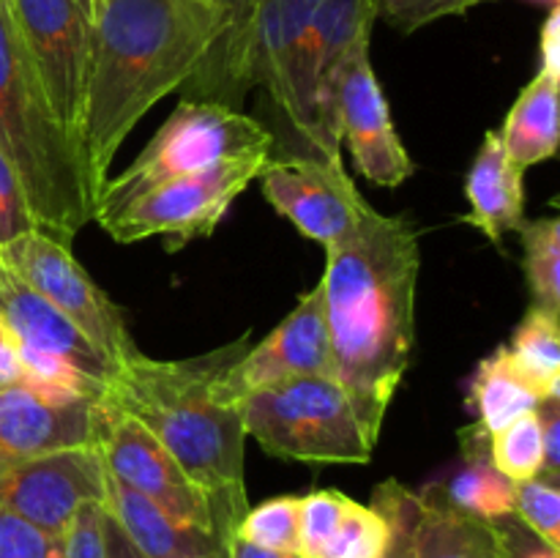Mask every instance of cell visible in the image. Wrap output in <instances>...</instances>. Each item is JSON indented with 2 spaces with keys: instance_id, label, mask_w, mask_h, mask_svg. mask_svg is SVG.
<instances>
[{
  "instance_id": "obj_1",
  "label": "cell",
  "mask_w": 560,
  "mask_h": 558,
  "mask_svg": "<svg viewBox=\"0 0 560 558\" xmlns=\"http://www.w3.org/2000/svg\"><path fill=\"white\" fill-rule=\"evenodd\" d=\"M228 27L213 0H96L80 129L93 200L142 115L200 71Z\"/></svg>"
},
{
  "instance_id": "obj_2",
  "label": "cell",
  "mask_w": 560,
  "mask_h": 558,
  "mask_svg": "<svg viewBox=\"0 0 560 558\" xmlns=\"http://www.w3.org/2000/svg\"><path fill=\"white\" fill-rule=\"evenodd\" d=\"M419 271L421 246L410 219L375 208L326 249L320 284L331 339L328 375L381 430L416 345Z\"/></svg>"
},
{
  "instance_id": "obj_3",
  "label": "cell",
  "mask_w": 560,
  "mask_h": 558,
  "mask_svg": "<svg viewBox=\"0 0 560 558\" xmlns=\"http://www.w3.org/2000/svg\"><path fill=\"white\" fill-rule=\"evenodd\" d=\"M246 350V337L200 359L162 361L140 350L118 367L107 403L140 421L211 498L219 520L235 536L249 509L244 481V416L238 405L213 397L219 372Z\"/></svg>"
},
{
  "instance_id": "obj_4",
  "label": "cell",
  "mask_w": 560,
  "mask_h": 558,
  "mask_svg": "<svg viewBox=\"0 0 560 558\" xmlns=\"http://www.w3.org/2000/svg\"><path fill=\"white\" fill-rule=\"evenodd\" d=\"M0 156L20 178L36 228L71 246L93 219L82 148L55 118L0 0Z\"/></svg>"
},
{
  "instance_id": "obj_5",
  "label": "cell",
  "mask_w": 560,
  "mask_h": 558,
  "mask_svg": "<svg viewBox=\"0 0 560 558\" xmlns=\"http://www.w3.org/2000/svg\"><path fill=\"white\" fill-rule=\"evenodd\" d=\"M246 435L299 463H370L381 427L331 375H304L252 392L241 403Z\"/></svg>"
},
{
  "instance_id": "obj_6",
  "label": "cell",
  "mask_w": 560,
  "mask_h": 558,
  "mask_svg": "<svg viewBox=\"0 0 560 558\" xmlns=\"http://www.w3.org/2000/svg\"><path fill=\"white\" fill-rule=\"evenodd\" d=\"M273 146L277 137L252 115L228 104L184 96L140 156L124 173L104 181L93 219L109 217L142 191L173 178L202 173L233 159L273 156Z\"/></svg>"
},
{
  "instance_id": "obj_7",
  "label": "cell",
  "mask_w": 560,
  "mask_h": 558,
  "mask_svg": "<svg viewBox=\"0 0 560 558\" xmlns=\"http://www.w3.org/2000/svg\"><path fill=\"white\" fill-rule=\"evenodd\" d=\"M268 159L271 156L233 159L202 173L173 178L142 191L96 222L118 244H137L162 235L173 249H178L191 239H208L219 228L228 208L260 175Z\"/></svg>"
},
{
  "instance_id": "obj_8",
  "label": "cell",
  "mask_w": 560,
  "mask_h": 558,
  "mask_svg": "<svg viewBox=\"0 0 560 558\" xmlns=\"http://www.w3.org/2000/svg\"><path fill=\"white\" fill-rule=\"evenodd\" d=\"M0 263L69 317L109 361L120 367L140 353L120 306L93 282L71 246L31 230L0 246Z\"/></svg>"
},
{
  "instance_id": "obj_9",
  "label": "cell",
  "mask_w": 560,
  "mask_h": 558,
  "mask_svg": "<svg viewBox=\"0 0 560 558\" xmlns=\"http://www.w3.org/2000/svg\"><path fill=\"white\" fill-rule=\"evenodd\" d=\"M58 124L80 142L96 0H5Z\"/></svg>"
},
{
  "instance_id": "obj_10",
  "label": "cell",
  "mask_w": 560,
  "mask_h": 558,
  "mask_svg": "<svg viewBox=\"0 0 560 558\" xmlns=\"http://www.w3.org/2000/svg\"><path fill=\"white\" fill-rule=\"evenodd\" d=\"M257 181L273 211L323 249L348 239L372 208L348 175L342 159L282 153L262 164Z\"/></svg>"
},
{
  "instance_id": "obj_11",
  "label": "cell",
  "mask_w": 560,
  "mask_h": 558,
  "mask_svg": "<svg viewBox=\"0 0 560 558\" xmlns=\"http://www.w3.org/2000/svg\"><path fill=\"white\" fill-rule=\"evenodd\" d=\"M107 403L22 377L0 388V474L42 454L98 446Z\"/></svg>"
},
{
  "instance_id": "obj_12",
  "label": "cell",
  "mask_w": 560,
  "mask_h": 558,
  "mask_svg": "<svg viewBox=\"0 0 560 558\" xmlns=\"http://www.w3.org/2000/svg\"><path fill=\"white\" fill-rule=\"evenodd\" d=\"M98 449H102L107 474L115 481L135 490L137 496L148 498L159 509L184 520V523L213 531V534H219L228 542L233 539L222 525V520H219V512L211 498L189 479V474L180 468L178 460L140 421L120 414L109 403L107 425H104Z\"/></svg>"
},
{
  "instance_id": "obj_13",
  "label": "cell",
  "mask_w": 560,
  "mask_h": 558,
  "mask_svg": "<svg viewBox=\"0 0 560 558\" xmlns=\"http://www.w3.org/2000/svg\"><path fill=\"white\" fill-rule=\"evenodd\" d=\"M331 339H328L326 293L317 282L304 293L295 310L257 345L246 348L233 364L219 372L213 397L222 405H238L252 392L304 375H328Z\"/></svg>"
},
{
  "instance_id": "obj_14",
  "label": "cell",
  "mask_w": 560,
  "mask_h": 558,
  "mask_svg": "<svg viewBox=\"0 0 560 558\" xmlns=\"http://www.w3.org/2000/svg\"><path fill=\"white\" fill-rule=\"evenodd\" d=\"M102 449L77 446L11 465L0 474V507L52 536H63L85 503L107 498Z\"/></svg>"
},
{
  "instance_id": "obj_15",
  "label": "cell",
  "mask_w": 560,
  "mask_h": 558,
  "mask_svg": "<svg viewBox=\"0 0 560 558\" xmlns=\"http://www.w3.org/2000/svg\"><path fill=\"white\" fill-rule=\"evenodd\" d=\"M339 137L348 142L355 170L377 186L405 184L413 159L394 129L392 109L372 71L370 47L350 55L339 77Z\"/></svg>"
},
{
  "instance_id": "obj_16",
  "label": "cell",
  "mask_w": 560,
  "mask_h": 558,
  "mask_svg": "<svg viewBox=\"0 0 560 558\" xmlns=\"http://www.w3.org/2000/svg\"><path fill=\"white\" fill-rule=\"evenodd\" d=\"M317 0H255L249 22V85L266 88L271 107L299 140V55ZM290 153H295V148Z\"/></svg>"
},
{
  "instance_id": "obj_17",
  "label": "cell",
  "mask_w": 560,
  "mask_h": 558,
  "mask_svg": "<svg viewBox=\"0 0 560 558\" xmlns=\"http://www.w3.org/2000/svg\"><path fill=\"white\" fill-rule=\"evenodd\" d=\"M0 312L20 337L22 353L55 359L85 375L88 381L109 388L118 364L109 361L69 317L60 315L47 299L27 288L3 263H0Z\"/></svg>"
},
{
  "instance_id": "obj_18",
  "label": "cell",
  "mask_w": 560,
  "mask_h": 558,
  "mask_svg": "<svg viewBox=\"0 0 560 558\" xmlns=\"http://www.w3.org/2000/svg\"><path fill=\"white\" fill-rule=\"evenodd\" d=\"M107 512L145 558H230V542L200 525L173 518L109 476Z\"/></svg>"
},
{
  "instance_id": "obj_19",
  "label": "cell",
  "mask_w": 560,
  "mask_h": 558,
  "mask_svg": "<svg viewBox=\"0 0 560 558\" xmlns=\"http://www.w3.org/2000/svg\"><path fill=\"white\" fill-rule=\"evenodd\" d=\"M465 197L470 206L465 222L492 244H501L503 235L525 222V170L509 159L495 129L487 131L465 175Z\"/></svg>"
},
{
  "instance_id": "obj_20",
  "label": "cell",
  "mask_w": 560,
  "mask_h": 558,
  "mask_svg": "<svg viewBox=\"0 0 560 558\" xmlns=\"http://www.w3.org/2000/svg\"><path fill=\"white\" fill-rule=\"evenodd\" d=\"M416 558H501L495 523L463 512L443 496L441 481L419 492Z\"/></svg>"
},
{
  "instance_id": "obj_21",
  "label": "cell",
  "mask_w": 560,
  "mask_h": 558,
  "mask_svg": "<svg viewBox=\"0 0 560 558\" xmlns=\"http://www.w3.org/2000/svg\"><path fill=\"white\" fill-rule=\"evenodd\" d=\"M558 85L556 77L539 74L517 93L503 129V151L523 170L547 162L558 153Z\"/></svg>"
},
{
  "instance_id": "obj_22",
  "label": "cell",
  "mask_w": 560,
  "mask_h": 558,
  "mask_svg": "<svg viewBox=\"0 0 560 558\" xmlns=\"http://www.w3.org/2000/svg\"><path fill=\"white\" fill-rule=\"evenodd\" d=\"M545 399L528 386V381L512 364L506 345H501L487 359H481L474 377H470L468 408L470 414H476L474 425L485 430L487 435L506 427L517 416L530 414Z\"/></svg>"
},
{
  "instance_id": "obj_23",
  "label": "cell",
  "mask_w": 560,
  "mask_h": 558,
  "mask_svg": "<svg viewBox=\"0 0 560 558\" xmlns=\"http://www.w3.org/2000/svg\"><path fill=\"white\" fill-rule=\"evenodd\" d=\"M506 350L520 375L541 399L560 397L558 315L530 306Z\"/></svg>"
},
{
  "instance_id": "obj_24",
  "label": "cell",
  "mask_w": 560,
  "mask_h": 558,
  "mask_svg": "<svg viewBox=\"0 0 560 558\" xmlns=\"http://www.w3.org/2000/svg\"><path fill=\"white\" fill-rule=\"evenodd\" d=\"M523 268L536 310L560 315V219L539 217L520 224Z\"/></svg>"
},
{
  "instance_id": "obj_25",
  "label": "cell",
  "mask_w": 560,
  "mask_h": 558,
  "mask_svg": "<svg viewBox=\"0 0 560 558\" xmlns=\"http://www.w3.org/2000/svg\"><path fill=\"white\" fill-rule=\"evenodd\" d=\"M443 496L463 512L479 520L514 514V481L495 470L487 457H465V465L448 481H441Z\"/></svg>"
},
{
  "instance_id": "obj_26",
  "label": "cell",
  "mask_w": 560,
  "mask_h": 558,
  "mask_svg": "<svg viewBox=\"0 0 560 558\" xmlns=\"http://www.w3.org/2000/svg\"><path fill=\"white\" fill-rule=\"evenodd\" d=\"M487 460L509 481L536 479L545 468V441H541L539 408L517 416L501 430L487 435Z\"/></svg>"
},
{
  "instance_id": "obj_27",
  "label": "cell",
  "mask_w": 560,
  "mask_h": 558,
  "mask_svg": "<svg viewBox=\"0 0 560 558\" xmlns=\"http://www.w3.org/2000/svg\"><path fill=\"white\" fill-rule=\"evenodd\" d=\"M299 496H279L246 509L235 536L255 547L277 553H299Z\"/></svg>"
},
{
  "instance_id": "obj_28",
  "label": "cell",
  "mask_w": 560,
  "mask_h": 558,
  "mask_svg": "<svg viewBox=\"0 0 560 558\" xmlns=\"http://www.w3.org/2000/svg\"><path fill=\"white\" fill-rule=\"evenodd\" d=\"M372 507L386 518L388 542L381 558H416V528H419V492L402 481L386 479L372 490Z\"/></svg>"
},
{
  "instance_id": "obj_29",
  "label": "cell",
  "mask_w": 560,
  "mask_h": 558,
  "mask_svg": "<svg viewBox=\"0 0 560 558\" xmlns=\"http://www.w3.org/2000/svg\"><path fill=\"white\" fill-rule=\"evenodd\" d=\"M388 542V523L372 503L353 498L339 528L317 558H381Z\"/></svg>"
},
{
  "instance_id": "obj_30",
  "label": "cell",
  "mask_w": 560,
  "mask_h": 558,
  "mask_svg": "<svg viewBox=\"0 0 560 558\" xmlns=\"http://www.w3.org/2000/svg\"><path fill=\"white\" fill-rule=\"evenodd\" d=\"M353 498L339 490H315L310 496H301L299 509V556L317 558V553L326 547L334 531L339 528L342 518L348 514Z\"/></svg>"
},
{
  "instance_id": "obj_31",
  "label": "cell",
  "mask_w": 560,
  "mask_h": 558,
  "mask_svg": "<svg viewBox=\"0 0 560 558\" xmlns=\"http://www.w3.org/2000/svg\"><path fill=\"white\" fill-rule=\"evenodd\" d=\"M514 518L560 550V487L547 479L514 481Z\"/></svg>"
},
{
  "instance_id": "obj_32",
  "label": "cell",
  "mask_w": 560,
  "mask_h": 558,
  "mask_svg": "<svg viewBox=\"0 0 560 558\" xmlns=\"http://www.w3.org/2000/svg\"><path fill=\"white\" fill-rule=\"evenodd\" d=\"M492 0H377V16L399 33H413L446 16H459Z\"/></svg>"
},
{
  "instance_id": "obj_33",
  "label": "cell",
  "mask_w": 560,
  "mask_h": 558,
  "mask_svg": "<svg viewBox=\"0 0 560 558\" xmlns=\"http://www.w3.org/2000/svg\"><path fill=\"white\" fill-rule=\"evenodd\" d=\"M0 558H63V536H52L0 507Z\"/></svg>"
},
{
  "instance_id": "obj_34",
  "label": "cell",
  "mask_w": 560,
  "mask_h": 558,
  "mask_svg": "<svg viewBox=\"0 0 560 558\" xmlns=\"http://www.w3.org/2000/svg\"><path fill=\"white\" fill-rule=\"evenodd\" d=\"M31 230L38 228L20 178L9 167V162L0 156V246L20 239L22 233H31Z\"/></svg>"
},
{
  "instance_id": "obj_35",
  "label": "cell",
  "mask_w": 560,
  "mask_h": 558,
  "mask_svg": "<svg viewBox=\"0 0 560 558\" xmlns=\"http://www.w3.org/2000/svg\"><path fill=\"white\" fill-rule=\"evenodd\" d=\"M63 558H107L104 503H85L63 534Z\"/></svg>"
},
{
  "instance_id": "obj_36",
  "label": "cell",
  "mask_w": 560,
  "mask_h": 558,
  "mask_svg": "<svg viewBox=\"0 0 560 558\" xmlns=\"http://www.w3.org/2000/svg\"><path fill=\"white\" fill-rule=\"evenodd\" d=\"M501 534V558H560L558 547L547 545L541 536L525 528L514 514L492 520Z\"/></svg>"
},
{
  "instance_id": "obj_37",
  "label": "cell",
  "mask_w": 560,
  "mask_h": 558,
  "mask_svg": "<svg viewBox=\"0 0 560 558\" xmlns=\"http://www.w3.org/2000/svg\"><path fill=\"white\" fill-rule=\"evenodd\" d=\"M541 441H545V468L539 479L560 485V397L545 399L539 405Z\"/></svg>"
},
{
  "instance_id": "obj_38",
  "label": "cell",
  "mask_w": 560,
  "mask_h": 558,
  "mask_svg": "<svg viewBox=\"0 0 560 558\" xmlns=\"http://www.w3.org/2000/svg\"><path fill=\"white\" fill-rule=\"evenodd\" d=\"M22 377H25V370H22L20 337H16L11 323L0 312V388L20 383Z\"/></svg>"
},
{
  "instance_id": "obj_39",
  "label": "cell",
  "mask_w": 560,
  "mask_h": 558,
  "mask_svg": "<svg viewBox=\"0 0 560 558\" xmlns=\"http://www.w3.org/2000/svg\"><path fill=\"white\" fill-rule=\"evenodd\" d=\"M541 66L539 71L560 80V5H550L545 27H541Z\"/></svg>"
},
{
  "instance_id": "obj_40",
  "label": "cell",
  "mask_w": 560,
  "mask_h": 558,
  "mask_svg": "<svg viewBox=\"0 0 560 558\" xmlns=\"http://www.w3.org/2000/svg\"><path fill=\"white\" fill-rule=\"evenodd\" d=\"M104 547H107V558H145L131 545V539L124 534L118 520L107 512V507H104Z\"/></svg>"
},
{
  "instance_id": "obj_41",
  "label": "cell",
  "mask_w": 560,
  "mask_h": 558,
  "mask_svg": "<svg viewBox=\"0 0 560 558\" xmlns=\"http://www.w3.org/2000/svg\"><path fill=\"white\" fill-rule=\"evenodd\" d=\"M230 558H301V556L299 553L266 550V547H255L249 545V542L233 536V539H230Z\"/></svg>"
},
{
  "instance_id": "obj_42",
  "label": "cell",
  "mask_w": 560,
  "mask_h": 558,
  "mask_svg": "<svg viewBox=\"0 0 560 558\" xmlns=\"http://www.w3.org/2000/svg\"><path fill=\"white\" fill-rule=\"evenodd\" d=\"M534 3H547V5H558L560 0H534Z\"/></svg>"
},
{
  "instance_id": "obj_43",
  "label": "cell",
  "mask_w": 560,
  "mask_h": 558,
  "mask_svg": "<svg viewBox=\"0 0 560 558\" xmlns=\"http://www.w3.org/2000/svg\"><path fill=\"white\" fill-rule=\"evenodd\" d=\"M213 3H219V0H213ZM219 5H222V3H219Z\"/></svg>"
}]
</instances>
